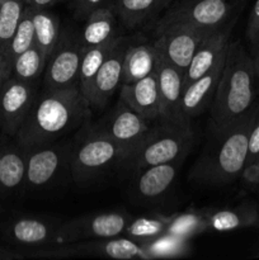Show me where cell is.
Returning <instances> with one entry per match:
<instances>
[{"mask_svg": "<svg viewBox=\"0 0 259 260\" xmlns=\"http://www.w3.org/2000/svg\"><path fill=\"white\" fill-rule=\"evenodd\" d=\"M168 217L163 215H147L131 218L127 225L126 235L139 243L152 240L167 233Z\"/></svg>", "mask_w": 259, "mask_h": 260, "instance_id": "31", "label": "cell"}, {"mask_svg": "<svg viewBox=\"0 0 259 260\" xmlns=\"http://www.w3.org/2000/svg\"><path fill=\"white\" fill-rule=\"evenodd\" d=\"M254 109L229 128L212 129L213 136L193 165L190 179L205 184H228L240 177L248 160Z\"/></svg>", "mask_w": 259, "mask_h": 260, "instance_id": "3", "label": "cell"}, {"mask_svg": "<svg viewBox=\"0 0 259 260\" xmlns=\"http://www.w3.org/2000/svg\"><path fill=\"white\" fill-rule=\"evenodd\" d=\"M172 2H173V0H163V3H164L165 7H169L170 3H172Z\"/></svg>", "mask_w": 259, "mask_h": 260, "instance_id": "41", "label": "cell"}, {"mask_svg": "<svg viewBox=\"0 0 259 260\" xmlns=\"http://www.w3.org/2000/svg\"><path fill=\"white\" fill-rule=\"evenodd\" d=\"M119 98L146 121L160 119L159 84L155 71L135 83L122 84Z\"/></svg>", "mask_w": 259, "mask_h": 260, "instance_id": "19", "label": "cell"}, {"mask_svg": "<svg viewBox=\"0 0 259 260\" xmlns=\"http://www.w3.org/2000/svg\"><path fill=\"white\" fill-rule=\"evenodd\" d=\"M258 217V206L246 202L231 208L207 210L208 231L226 233L238 229L255 226Z\"/></svg>", "mask_w": 259, "mask_h": 260, "instance_id": "21", "label": "cell"}, {"mask_svg": "<svg viewBox=\"0 0 259 260\" xmlns=\"http://www.w3.org/2000/svg\"><path fill=\"white\" fill-rule=\"evenodd\" d=\"M256 206H258V217H256V222H255V226H256V228L259 229V205H256Z\"/></svg>", "mask_w": 259, "mask_h": 260, "instance_id": "42", "label": "cell"}, {"mask_svg": "<svg viewBox=\"0 0 259 260\" xmlns=\"http://www.w3.org/2000/svg\"><path fill=\"white\" fill-rule=\"evenodd\" d=\"M41 256L50 258H69V256H99L117 260L140 259L146 260L142 244L130 238L113 236L107 239H93V241L76 244H66V246L57 248L55 250L40 254Z\"/></svg>", "mask_w": 259, "mask_h": 260, "instance_id": "10", "label": "cell"}, {"mask_svg": "<svg viewBox=\"0 0 259 260\" xmlns=\"http://www.w3.org/2000/svg\"><path fill=\"white\" fill-rule=\"evenodd\" d=\"M225 58L226 53L205 75L184 86L179 104L180 121H190L212 103L213 95L222 75Z\"/></svg>", "mask_w": 259, "mask_h": 260, "instance_id": "14", "label": "cell"}, {"mask_svg": "<svg viewBox=\"0 0 259 260\" xmlns=\"http://www.w3.org/2000/svg\"><path fill=\"white\" fill-rule=\"evenodd\" d=\"M112 8L126 28H137L165 8L163 0H112Z\"/></svg>", "mask_w": 259, "mask_h": 260, "instance_id": "26", "label": "cell"}, {"mask_svg": "<svg viewBox=\"0 0 259 260\" xmlns=\"http://www.w3.org/2000/svg\"><path fill=\"white\" fill-rule=\"evenodd\" d=\"M47 56L37 45H33L23 53H20L12 62V75L19 80L37 84L45 71Z\"/></svg>", "mask_w": 259, "mask_h": 260, "instance_id": "30", "label": "cell"}, {"mask_svg": "<svg viewBox=\"0 0 259 260\" xmlns=\"http://www.w3.org/2000/svg\"><path fill=\"white\" fill-rule=\"evenodd\" d=\"M30 10H32L33 27H35V43L48 57L57 46L62 35L60 20L48 10V8L30 7Z\"/></svg>", "mask_w": 259, "mask_h": 260, "instance_id": "27", "label": "cell"}, {"mask_svg": "<svg viewBox=\"0 0 259 260\" xmlns=\"http://www.w3.org/2000/svg\"><path fill=\"white\" fill-rule=\"evenodd\" d=\"M10 241L20 245H66L68 239L60 226L35 217H22L7 229Z\"/></svg>", "mask_w": 259, "mask_h": 260, "instance_id": "18", "label": "cell"}, {"mask_svg": "<svg viewBox=\"0 0 259 260\" xmlns=\"http://www.w3.org/2000/svg\"><path fill=\"white\" fill-rule=\"evenodd\" d=\"M212 30L215 29L190 24H172L156 29L154 45L165 60L184 74L200 43Z\"/></svg>", "mask_w": 259, "mask_h": 260, "instance_id": "8", "label": "cell"}, {"mask_svg": "<svg viewBox=\"0 0 259 260\" xmlns=\"http://www.w3.org/2000/svg\"><path fill=\"white\" fill-rule=\"evenodd\" d=\"M127 41L122 37L118 45L114 47L111 55L106 58L103 65L96 73L91 84L86 101L93 109H103L108 104L117 89L122 85V68H123L124 51L127 48Z\"/></svg>", "mask_w": 259, "mask_h": 260, "instance_id": "13", "label": "cell"}, {"mask_svg": "<svg viewBox=\"0 0 259 260\" xmlns=\"http://www.w3.org/2000/svg\"><path fill=\"white\" fill-rule=\"evenodd\" d=\"M256 160H259V157H258V159H256Z\"/></svg>", "mask_w": 259, "mask_h": 260, "instance_id": "44", "label": "cell"}, {"mask_svg": "<svg viewBox=\"0 0 259 260\" xmlns=\"http://www.w3.org/2000/svg\"><path fill=\"white\" fill-rule=\"evenodd\" d=\"M233 12L229 0H182L159 20L156 29L172 24H190L206 29L223 27Z\"/></svg>", "mask_w": 259, "mask_h": 260, "instance_id": "7", "label": "cell"}, {"mask_svg": "<svg viewBox=\"0 0 259 260\" xmlns=\"http://www.w3.org/2000/svg\"><path fill=\"white\" fill-rule=\"evenodd\" d=\"M159 51L152 43L127 46L124 51L122 84H131L154 73Z\"/></svg>", "mask_w": 259, "mask_h": 260, "instance_id": "22", "label": "cell"}, {"mask_svg": "<svg viewBox=\"0 0 259 260\" xmlns=\"http://www.w3.org/2000/svg\"><path fill=\"white\" fill-rule=\"evenodd\" d=\"M151 127L136 149L124 161L135 172L152 165L180 162L192 147L193 135L190 121H160Z\"/></svg>", "mask_w": 259, "mask_h": 260, "instance_id": "4", "label": "cell"}, {"mask_svg": "<svg viewBox=\"0 0 259 260\" xmlns=\"http://www.w3.org/2000/svg\"><path fill=\"white\" fill-rule=\"evenodd\" d=\"M83 52L84 46L79 38L62 33L57 46L46 61L43 71L45 89L65 90L79 88V71Z\"/></svg>", "mask_w": 259, "mask_h": 260, "instance_id": "6", "label": "cell"}, {"mask_svg": "<svg viewBox=\"0 0 259 260\" xmlns=\"http://www.w3.org/2000/svg\"><path fill=\"white\" fill-rule=\"evenodd\" d=\"M246 37L251 43H255L259 40V0H255L250 15H249Z\"/></svg>", "mask_w": 259, "mask_h": 260, "instance_id": "36", "label": "cell"}, {"mask_svg": "<svg viewBox=\"0 0 259 260\" xmlns=\"http://www.w3.org/2000/svg\"><path fill=\"white\" fill-rule=\"evenodd\" d=\"M121 40V36H117L116 38L106 43H102V45L93 46V47H84L80 62V71H79V89H80L81 94L85 96V99L90 91L91 84H93L96 73Z\"/></svg>", "mask_w": 259, "mask_h": 260, "instance_id": "25", "label": "cell"}, {"mask_svg": "<svg viewBox=\"0 0 259 260\" xmlns=\"http://www.w3.org/2000/svg\"><path fill=\"white\" fill-rule=\"evenodd\" d=\"M60 2H74V0H60Z\"/></svg>", "mask_w": 259, "mask_h": 260, "instance_id": "43", "label": "cell"}, {"mask_svg": "<svg viewBox=\"0 0 259 260\" xmlns=\"http://www.w3.org/2000/svg\"><path fill=\"white\" fill-rule=\"evenodd\" d=\"M70 167L76 182H88L114 162L123 161V151L102 129H94L70 152Z\"/></svg>", "mask_w": 259, "mask_h": 260, "instance_id": "5", "label": "cell"}, {"mask_svg": "<svg viewBox=\"0 0 259 260\" xmlns=\"http://www.w3.org/2000/svg\"><path fill=\"white\" fill-rule=\"evenodd\" d=\"M259 157V99L254 109L253 126H251L250 137H249V151L246 164L254 161Z\"/></svg>", "mask_w": 259, "mask_h": 260, "instance_id": "34", "label": "cell"}, {"mask_svg": "<svg viewBox=\"0 0 259 260\" xmlns=\"http://www.w3.org/2000/svg\"><path fill=\"white\" fill-rule=\"evenodd\" d=\"M90 116V106L80 89H45L36 98L27 118L18 131V145L38 146L81 126Z\"/></svg>", "mask_w": 259, "mask_h": 260, "instance_id": "1", "label": "cell"}, {"mask_svg": "<svg viewBox=\"0 0 259 260\" xmlns=\"http://www.w3.org/2000/svg\"><path fill=\"white\" fill-rule=\"evenodd\" d=\"M37 98V84L10 76L0 90V131L17 136Z\"/></svg>", "mask_w": 259, "mask_h": 260, "instance_id": "9", "label": "cell"}, {"mask_svg": "<svg viewBox=\"0 0 259 260\" xmlns=\"http://www.w3.org/2000/svg\"><path fill=\"white\" fill-rule=\"evenodd\" d=\"M231 27L233 23L225 24L203 38L184 73V86L205 75L225 55L230 42Z\"/></svg>", "mask_w": 259, "mask_h": 260, "instance_id": "17", "label": "cell"}, {"mask_svg": "<svg viewBox=\"0 0 259 260\" xmlns=\"http://www.w3.org/2000/svg\"><path fill=\"white\" fill-rule=\"evenodd\" d=\"M117 14L112 7L99 8L85 18L81 35L79 37L84 47H93L113 40L117 33Z\"/></svg>", "mask_w": 259, "mask_h": 260, "instance_id": "23", "label": "cell"}, {"mask_svg": "<svg viewBox=\"0 0 259 260\" xmlns=\"http://www.w3.org/2000/svg\"><path fill=\"white\" fill-rule=\"evenodd\" d=\"M141 244L146 260L184 258L192 253L189 239L179 238L168 233Z\"/></svg>", "mask_w": 259, "mask_h": 260, "instance_id": "28", "label": "cell"}, {"mask_svg": "<svg viewBox=\"0 0 259 260\" xmlns=\"http://www.w3.org/2000/svg\"><path fill=\"white\" fill-rule=\"evenodd\" d=\"M112 0H74L75 15L80 19H85L91 12L99 8L111 7Z\"/></svg>", "mask_w": 259, "mask_h": 260, "instance_id": "35", "label": "cell"}, {"mask_svg": "<svg viewBox=\"0 0 259 260\" xmlns=\"http://www.w3.org/2000/svg\"><path fill=\"white\" fill-rule=\"evenodd\" d=\"M33 45H35V27H33L32 10L27 4L14 35L7 45L3 46V50L5 51L9 60L13 62L14 58H17L20 53L27 51Z\"/></svg>", "mask_w": 259, "mask_h": 260, "instance_id": "32", "label": "cell"}, {"mask_svg": "<svg viewBox=\"0 0 259 260\" xmlns=\"http://www.w3.org/2000/svg\"><path fill=\"white\" fill-rule=\"evenodd\" d=\"M66 156L62 146L48 144L25 147V184L40 188L50 183L60 172Z\"/></svg>", "mask_w": 259, "mask_h": 260, "instance_id": "15", "label": "cell"}, {"mask_svg": "<svg viewBox=\"0 0 259 260\" xmlns=\"http://www.w3.org/2000/svg\"><path fill=\"white\" fill-rule=\"evenodd\" d=\"M60 0H25L28 5L33 8H50Z\"/></svg>", "mask_w": 259, "mask_h": 260, "instance_id": "39", "label": "cell"}, {"mask_svg": "<svg viewBox=\"0 0 259 260\" xmlns=\"http://www.w3.org/2000/svg\"><path fill=\"white\" fill-rule=\"evenodd\" d=\"M253 55H251V58H253L254 66H255V71L259 76V40L256 41L255 43H253Z\"/></svg>", "mask_w": 259, "mask_h": 260, "instance_id": "40", "label": "cell"}, {"mask_svg": "<svg viewBox=\"0 0 259 260\" xmlns=\"http://www.w3.org/2000/svg\"><path fill=\"white\" fill-rule=\"evenodd\" d=\"M259 76L239 41L229 42L222 75L211 103L212 129H225L248 116L258 102Z\"/></svg>", "mask_w": 259, "mask_h": 260, "instance_id": "2", "label": "cell"}, {"mask_svg": "<svg viewBox=\"0 0 259 260\" xmlns=\"http://www.w3.org/2000/svg\"><path fill=\"white\" fill-rule=\"evenodd\" d=\"M180 162L152 165L137 170L134 192L144 201H155L165 194L174 183Z\"/></svg>", "mask_w": 259, "mask_h": 260, "instance_id": "20", "label": "cell"}, {"mask_svg": "<svg viewBox=\"0 0 259 260\" xmlns=\"http://www.w3.org/2000/svg\"><path fill=\"white\" fill-rule=\"evenodd\" d=\"M149 123V121L121 101L112 112L106 126L101 129L118 145L126 160L150 131L151 126Z\"/></svg>", "mask_w": 259, "mask_h": 260, "instance_id": "12", "label": "cell"}, {"mask_svg": "<svg viewBox=\"0 0 259 260\" xmlns=\"http://www.w3.org/2000/svg\"><path fill=\"white\" fill-rule=\"evenodd\" d=\"M25 7V0H0V47L13 37Z\"/></svg>", "mask_w": 259, "mask_h": 260, "instance_id": "33", "label": "cell"}, {"mask_svg": "<svg viewBox=\"0 0 259 260\" xmlns=\"http://www.w3.org/2000/svg\"><path fill=\"white\" fill-rule=\"evenodd\" d=\"M10 75H12V61L9 60L3 47H0V90Z\"/></svg>", "mask_w": 259, "mask_h": 260, "instance_id": "38", "label": "cell"}, {"mask_svg": "<svg viewBox=\"0 0 259 260\" xmlns=\"http://www.w3.org/2000/svg\"><path fill=\"white\" fill-rule=\"evenodd\" d=\"M130 221L131 217L124 212H103L66 221L61 225V229L68 243L73 244L79 240L119 236L124 233Z\"/></svg>", "mask_w": 259, "mask_h": 260, "instance_id": "11", "label": "cell"}, {"mask_svg": "<svg viewBox=\"0 0 259 260\" xmlns=\"http://www.w3.org/2000/svg\"><path fill=\"white\" fill-rule=\"evenodd\" d=\"M25 182V147L0 149V193L10 192Z\"/></svg>", "mask_w": 259, "mask_h": 260, "instance_id": "24", "label": "cell"}, {"mask_svg": "<svg viewBox=\"0 0 259 260\" xmlns=\"http://www.w3.org/2000/svg\"><path fill=\"white\" fill-rule=\"evenodd\" d=\"M206 231H208L207 210H190L168 216V234L190 240Z\"/></svg>", "mask_w": 259, "mask_h": 260, "instance_id": "29", "label": "cell"}, {"mask_svg": "<svg viewBox=\"0 0 259 260\" xmlns=\"http://www.w3.org/2000/svg\"><path fill=\"white\" fill-rule=\"evenodd\" d=\"M155 74L159 84L160 121H180L179 104L184 89V74L160 53Z\"/></svg>", "mask_w": 259, "mask_h": 260, "instance_id": "16", "label": "cell"}, {"mask_svg": "<svg viewBox=\"0 0 259 260\" xmlns=\"http://www.w3.org/2000/svg\"><path fill=\"white\" fill-rule=\"evenodd\" d=\"M241 179L249 187H258L259 185V160L248 162L244 167L240 174Z\"/></svg>", "mask_w": 259, "mask_h": 260, "instance_id": "37", "label": "cell"}]
</instances>
